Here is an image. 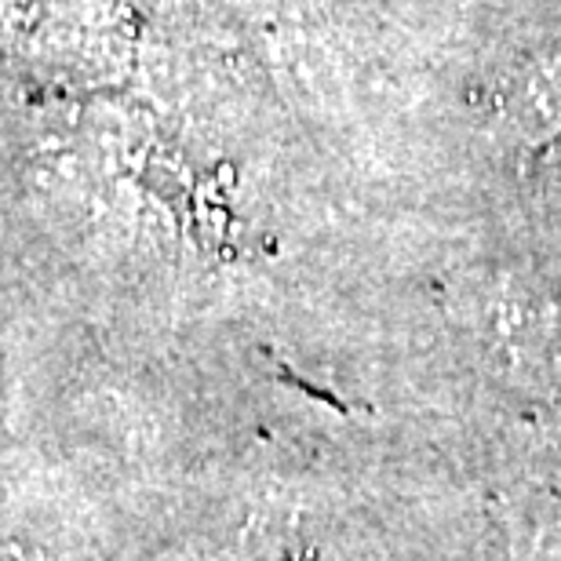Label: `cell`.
I'll return each mask as SVG.
<instances>
[{
    "label": "cell",
    "instance_id": "cell-1",
    "mask_svg": "<svg viewBox=\"0 0 561 561\" xmlns=\"http://www.w3.org/2000/svg\"><path fill=\"white\" fill-rule=\"evenodd\" d=\"M511 121L525 136H561V51L533 59L514 81Z\"/></svg>",
    "mask_w": 561,
    "mask_h": 561
}]
</instances>
